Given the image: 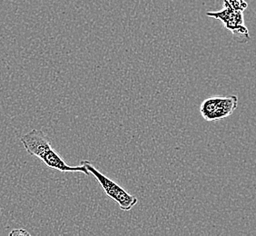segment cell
I'll return each mask as SVG.
<instances>
[{
    "label": "cell",
    "instance_id": "277c9868",
    "mask_svg": "<svg viewBox=\"0 0 256 236\" xmlns=\"http://www.w3.org/2000/svg\"><path fill=\"white\" fill-rule=\"evenodd\" d=\"M206 15L214 20L222 21L226 30L237 36L244 38L246 41L250 38L249 30L244 25V11L236 10L226 0L224 1V8L216 12H207Z\"/></svg>",
    "mask_w": 256,
    "mask_h": 236
},
{
    "label": "cell",
    "instance_id": "8992f818",
    "mask_svg": "<svg viewBox=\"0 0 256 236\" xmlns=\"http://www.w3.org/2000/svg\"><path fill=\"white\" fill-rule=\"evenodd\" d=\"M10 234H22V236H24V234H26V236H30V234L28 232L25 231V230H23V229H18V230H14V231L12 232Z\"/></svg>",
    "mask_w": 256,
    "mask_h": 236
},
{
    "label": "cell",
    "instance_id": "3957f363",
    "mask_svg": "<svg viewBox=\"0 0 256 236\" xmlns=\"http://www.w3.org/2000/svg\"><path fill=\"white\" fill-rule=\"evenodd\" d=\"M238 106L236 96L206 98L200 106V113L206 121H219L231 116Z\"/></svg>",
    "mask_w": 256,
    "mask_h": 236
},
{
    "label": "cell",
    "instance_id": "7a4b0ae2",
    "mask_svg": "<svg viewBox=\"0 0 256 236\" xmlns=\"http://www.w3.org/2000/svg\"><path fill=\"white\" fill-rule=\"evenodd\" d=\"M81 164H84L90 174L94 176L99 184L103 188L104 192L112 198L114 202H118L123 211H130L136 204L138 198L126 192L124 188L116 182L112 181L110 178L106 176L98 171L89 161H81Z\"/></svg>",
    "mask_w": 256,
    "mask_h": 236
},
{
    "label": "cell",
    "instance_id": "6da1fadb",
    "mask_svg": "<svg viewBox=\"0 0 256 236\" xmlns=\"http://www.w3.org/2000/svg\"><path fill=\"white\" fill-rule=\"evenodd\" d=\"M26 151L36 158H40L48 168L63 172H83L89 176L90 172L84 164L70 166L54 151L46 134L38 129H32L20 138Z\"/></svg>",
    "mask_w": 256,
    "mask_h": 236
},
{
    "label": "cell",
    "instance_id": "5b68a950",
    "mask_svg": "<svg viewBox=\"0 0 256 236\" xmlns=\"http://www.w3.org/2000/svg\"><path fill=\"white\" fill-rule=\"evenodd\" d=\"M226 1L236 10L244 11L247 8V3L244 0H226Z\"/></svg>",
    "mask_w": 256,
    "mask_h": 236
}]
</instances>
